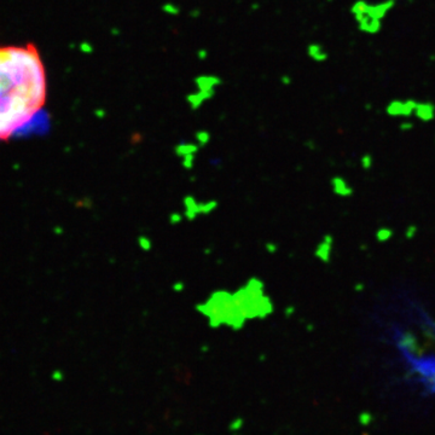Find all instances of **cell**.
Listing matches in <instances>:
<instances>
[{
	"mask_svg": "<svg viewBox=\"0 0 435 435\" xmlns=\"http://www.w3.org/2000/svg\"><path fill=\"white\" fill-rule=\"evenodd\" d=\"M46 102V70L36 47L0 46V142L40 127Z\"/></svg>",
	"mask_w": 435,
	"mask_h": 435,
	"instance_id": "cell-1",
	"label": "cell"
},
{
	"mask_svg": "<svg viewBox=\"0 0 435 435\" xmlns=\"http://www.w3.org/2000/svg\"><path fill=\"white\" fill-rule=\"evenodd\" d=\"M417 102L412 99L407 101H393L387 105V114L392 118H409V116L415 114Z\"/></svg>",
	"mask_w": 435,
	"mask_h": 435,
	"instance_id": "cell-2",
	"label": "cell"
},
{
	"mask_svg": "<svg viewBox=\"0 0 435 435\" xmlns=\"http://www.w3.org/2000/svg\"><path fill=\"white\" fill-rule=\"evenodd\" d=\"M333 244H334L333 237L329 235L325 236L323 241H321L317 247V251H316L317 258L320 259L323 262L330 261L331 253H333Z\"/></svg>",
	"mask_w": 435,
	"mask_h": 435,
	"instance_id": "cell-3",
	"label": "cell"
},
{
	"mask_svg": "<svg viewBox=\"0 0 435 435\" xmlns=\"http://www.w3.org/2000/svg\"><path fill=\"white\" fill-rule=\"evenodd\" d=\"M331 187L335 195L340 197H351L353 195V187L342 177H334L331 179Z\"/></svg>",
	"mask_w": 435,
	"mask_h": 435,
	"instance_id": "cell-4",
	"label": "cell"
},
{
	"mask_svg": "<svg viewBox=\"0 0 435 435\" xmlns=\"http://www.w3.org/2000/svg\"><path fill=\"white\" fill-rule=\"evenodd\" d=\"M415 115L421 121L429 122L435 119V105L431 103H417Z\"/></svg>",
	"mask_w": 435,
	"mask_h": 435,
	"instance_id": "cell-5",
	"label": "cell"
},
{
	"mask_svg": "<svg viewBox=\"0 0 435 435\" xmlns=\"http://www.w3.org/2000/svg\"><path fill=\"white\" fill-rule=\"evenodd\" d=\"M393 234H394V232H393L392 229L387 228V226H383V228H380L379 230L376 231L375 237H376V239H377V242L386 243V242H389L390 239H392Z\"/></svg>",
	"mask_w": 435,
	"mask_h": 435,
	"instance_id": "cell-6",
	"label": "cell"
},
{
	"mask_svg": "<svg viewBox=\"0 0 435 435\" xmlns=\"http://www.w3.org/2000/svg\"><path fill=\"white\" fill-rule=\"evenodd\" d=\"M243 428H244V420H243L242 417H236V419H234L229 423V430L234 434L239 433Z\"/></svg>",
	"mask_w": 435,
	"mask_h": 435,
	"instance_id": "cell-7",
	"label": "cell"
},
{
	"mask_svg": "<svg viewBox=\"0 0 435 435\" xmlns=\"http://www.w3.org/2000/svg\"><path fill=\"white\" fill-rule=\"evenodd\" d=\"M361 166L363 169L369 171L372 168V166H374V157H372L370 154H364L361 157Z\"/></svg>",
	"mask_w": 435,
	"mask_h": 435,
	"instance_id": "cell-8",
	"label": "cell"
},
{
	"mask_svg": "<svg viewBox=\"0 0 435 435\" xmlns=\"http://www.w3.org/2000/svg\"><path fill=\"white\" fill-rule=\"evenodd\" d=\"M417 231H419V229H417V226L416 225H413V224H410L409 226H407V228L405 229V237L407 238V239H412V238H415L416 237V235H417Z\"/></svg>",
	"mask_w": 435,
	"mask_h": 435,
	"instance_id": "cell-9",
	"label": "cell"
},
{
	"mask_svg": "<svg viewBox=\"0 0 435 435\" xmlns=\"http://www.w3.org/2000/svg\"><path fill=\"white\" fill-rule=\"evenodd\" d=\"M399 128H400V131H403V132H409L413 128V123L410 122V121H404V122L400 123Z\"/></svg>",
	"mask_w": 435,
	"mask_h": 435,
	"instance_id": "cell-10",
	"label": "cell"
},
{
	"mask_svg": "<svg viewBox=\"0 0 435 435\" xmlns=\"http://www.w3.org/2000/svg\"><path fill=\"white\" fill-rule=\"evenodd\" d=\"M365 289V286H364V283H358L357 286H355V292H358V293H362L363 290Z\"/></svg>",
	"mask_w": 435,
	"mask_h": 435,
	"instance_id": "cell-11",
	"label": "cell"
},
{
	"mask_svg": "<svg viewBox=\"0 0 435 435\" xmlns=\"http://www.w3.org/2000/svg\"><path fill=\"white\" fill-rule=\"evenodd\" d=\"M196 435H201V434H196Z\"/></svg>",
	"mask_w": 435,
	"mask_h": 435,
	"instance_id": "cell-12",
	"label": "cell"
}]
</instances>
